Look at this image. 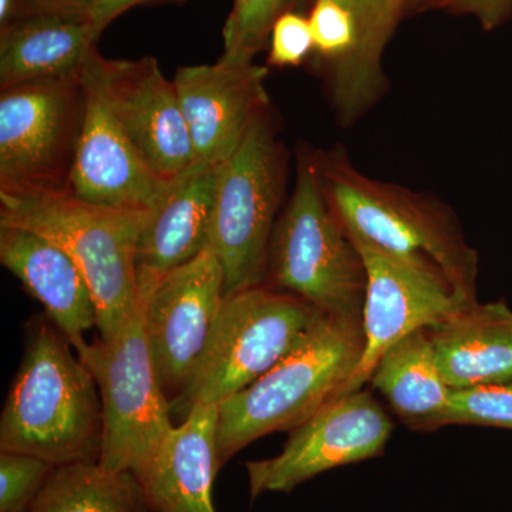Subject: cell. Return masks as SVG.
I'll use <instances>...</instances> for the list:
<instances>
[{
  "instance_id": "cell-33",
  "label": "cell",
  "mask_w": 512,
  "mask_h": 512,
  "mask_svg": "<svg viewBox=\"0 0 512 512\" xmlns=\"http://www.w3.org/2000/svg\"><path fill=\"white\" fill-rule=\"evenodd\" d=\"M311 0H288L289 8H302V6L308 5Z\"/></svg>"
},
{
  "instance_id": "cell-32",
  "label": "cell",
  "mask_w": 512,
  "mask_h": 512,
  "mask_svg": "<svg viewBox=\"0 0 512 512\" xmlns=\"http://www.w3.org/2000/svg\"><path fill=\"white\" fill-rule=\"evenodd\" d=\"M10 10V0H0V23L8 19Z\"/></svg>"
},
{
  "instance_id": "cell-28",
  "label": "cell",
  "mask_w": 512,
  "mask_h": 512,
  "mask_svg": "<svg viewBox=\"0 0 512 512\" xmlns=\"http://www.w3.org/2000/svg\"><path fill=\"white\" fill-rule=\"evenodd\" d=\"M269 45V66H301L312 50H315L309 19L301 13L286 10L272 28Z\"/></svg>"
},
{
  "instance_id": "cell-27",
  "label": "cell",
  "mask_w": 512,
  "mask_h": 512,
  "mask_svg": "<svg viewBox=\"0 0 512 512\" xmlns=\"http://www.w3.org/2000/svg\"><path fill=\"white\" fill-rule=\"evenodd\" d=\"M313 42L326 67L348 59L356 45V26L352 13L339 0H313L309 13Z\"/></svg>"
},
{
  "instance_id": "cell-26",
  "label": "cell",
  "mask_w": 512,
  "mask_h": 512,
  "mask_svg": "<svg viewBox=\"0 0 512 512\" xmlns=\"http://www.w3.org/2000/svg\"><path fill=\"white\" fill-rule=\"evenodd\" d=\"M56 467L30 454L0 451V512H28Z\"/></svg>"
},
{
  "instance_id": "cell-14",
  "label": "cell",
  "mask_w": 512,
  "mask_h": 512,
  "mask_svg": "<svg viewBox=\"0 0 512 512\" xmlns=\"http://www.w3.org/2000/svg\"><path fill=\"white\" fill-rule=\"evenodd\" d=\"M266 67L221 56L214 64L180 67L174 84L194 148L195 164L221 165L269 109Z\"/></svg>"
},
{
  "instance_id": "cell-9",
  "label": "cell",
  "mask_w": 512,
  "mask_h": 512,
  "mask_svg": "<svg viewBox=\"0 0 512 512\" xmlns=\"http://www.w3.org/2000/svg\"><path fill=\"white\" fill-rule=\"evenodd\" d=\"M84 117L82 73L0 90V194H66Z\"/></svg>"
},
{
  "instance_id": "cell-4",
  "label": "cell",
  "mask_w": 512,
  "mask_h": 512,
  "mask_svg": "<svg viewBox=\"0 0 512 512\" xmlns=\"http://www.w3.org/2000/svg\"><path fill=\"white\" fill-rule=\"evenodd\" d=\"M150 212L94 207L67 192L0 194V224L45 235L79 266L96 302L101 339L114 338L143 306L136 249Z\"/></svg>"
},
{
  "instance_id": "cell-20",
  "label": "cell",
  "mask_w": 512,
  "mask_h": 512,
  "mask_svg": "<svg viewBox=\"0 0 512 512\" xmlns=\"http://www.w3.org/2000/svg\"><path fill=\"white\" fill-rule=\"evenodd\" d=\"M101 32L87 16L10 18L0 28V90L82 73Z\"/></svg>"
},
{
  "instance_id": "cell-7",
  "label": "cell",
  "mask_w": 512,
  "mask_h": 512,
  "mask_svg": "<svg viewBox=\"0 0 512 512\" xmlns=\"http://www.w3.org/2000/svg\"><path fill=\"white\" fill-rule=\"evenodd\" d=\"M286 170L288 157L268 109L220 165L208 248L224 271L225 295L265 284Z\"/></svg>"
},
{
  "instance_id": "cell-11",
  "label": "cell",
  "mask_w": 512,
  "mask_h": 512,
  "mask_svg": "<svg viewBox=\"0 0 512 512\" xmlns=\"http://www.w3.org/2000/svg\"><path fill=\"white\" fill-rule=\"evenodd\" d=\"M83 73L160 180L173 184L190 170L195 164L194 148L180 97L174 80L164 76L156 57L106 59L96 46Z\"/></svg>"
},
{
  "instance_id": "cell-10",
  "label": "cell",
  "mask_w": 512,
  "mask_h": 512,
  "mask_svg": "<svg viewBox=\"0 0 512 512\" xmlns=\"http://www.w3.org/2000/svg\"><path fill=\"white\" fill-rule=\"evenodd\" d=\"M394 424L369 390L343 394L289 431L278 456L245 463L249 495L292 493L312 478L382 456Z\"/></svg>"
},
{
  "instance_id": "cell-2",
  "label": "cell",
  "mask_w": 512,
  "mask_h": 512,
  "mask_svg": "<svg viewBox=\"0 0 512 512\" xmlns=\"http://www.w3.org/2000/svg\"><path fill=\"white\" fill-rule=\"evenodd\" d=\"M37 320L0 417V451L55 466L99 463L103 406L96 379L72 343Z\"/></svg>"
},
{
  "instance_id": "cell-1",
  "label": "cell",
  "mask_w": 512,
  "mask_h": 512,
  "mask_svg": "<svg viewBox=\"0 0 512 512\" xmlns=\"http://www.w3.org/2000/svg\"><path fill=\"white\" fill-rule=\"evenodd\" d=\"M323 195L348 235L397 258L436 266L464 302H477L478 254L446 205L360 173L340 150L315 154Z\"/></svg>"
},
{
  "instance_id": "cell-3",
  "label": "cell",
  "mask_w": 512,
  "mask_h": 512,
  "mask_svg": "<svg viewBox=\"0 0 512 512\" xmlns=\"http://www.w3.org/2000/svg\"><path fill=\"white\" fill-rule=\"evenodd\" d=\"M363 348L362 319L320 316L288 355L218 406L220 467L255 440L296 429L336 399L359 365Z\"/></svg>"
},
{
  "instance_id": "cell-17",
  "label": "cell",
  "mask_w": 512,
  "mask_h": 512,
  "mask_svg": "<svg viewBox=\"0 0 512 512\" xmlns=\"http://www.w3.org/2000/svg\"><path fill=\"white\" fill-rule=\"evenodd\" d=\"M0 264L42 303L64 338L77 350L97 325L93 293L72 256L28 228L0 224Z\"/></svg>"
},
{
  "instance_id": "cell-16",
  "label": "cell",
  "mask_w": 512,
  "mask_h": 512,
  "mask_svg": "<svg viewBox=\"0 0 512 512\" xmlns=\"http://www.w3.org/2000/svg\"><path fill=\"white\" fill-rule=\"evenodd\" d=\"M220 165L194 164L148 215L136 249L141 302L165 275L208 248Z\"/></svg>"
},
{
  "instance_id": "cell-18",
  "label": "cell",
  "mask_w": 512,
  "mask_h": 512,
  "mask_svg": "<svg viewBox=\"0 0 512 512\" xmlns=\"http://www.w3.org/2000/svg\"><path fill=\"white\" fill-rule=\"evenodd\" d=\"M217 404H195L138 478L151 512H217Z\"/></svg>"
},
{
  "instance_id": "cell-29",
  "label": "cell",
  "mask_w": 512,
  "mask_h": 512,
  "mask_svg": "<svg viewBox=\"0 0 512 512\" xmlns=\"http://www.w3.org/2000/svg\"><path fill=\"white\" fill-rule=\"evenodd\" d=\"M436 8L464 13L478 19L484 30H493L512 15V0H426Z\"/></svg>"
},
{
  "instance_id": "cell-12",
  "label": "cell",
  "mask_w": 512,
  "mask_h": 512,
  "mask_svg": "<svg viewBox=\"0 0 512 512\" xmlns=\"http://www.w3.org/2000/svg\"><path fill=\"white\" fill-rule=\"evenodd\" d=\"M353 242L367 271L362 319L365 348L355 372L336 397L363 389L380 357L400 340L417 330L433 328L470 305L436 266L397 258L356 239Z\"/></svg>"
},
{
  "instance_id": "cell-8",
  "label": "cell",
  "mask_w": 512,
  "mask_h": 512,
  "mask_svg": "<svg viewBox=\"0 0 512 512\" xmlns=\"http://www.w3.org/2000/svg\"><path fill=\"white\" fill-rule=\"evenodd\" d=\"M103 406L100 466L140 478L173 433L171 402L158 377L144 325V303L114 338L76 350Z\"/></svg>"
},
{
  "instance_id": "cell-24",
  "label": "cell",
  "mask_w": 512,
  "mask_h": 512,
  "mask_svg": "<svg viewBox=\"0 0 512 512\" xmlns=\"http://www.w3.org/2000/svg\"><path fill=\"white\" fill-rule=\"evenodd\" d=\"M288 8V0H234L222 29V56L254 60L256 53L264 50L271 39L276 20Z\"/></svg>"
},
{
  "instance_id": "cell-23",
  "label": "cell",
  "mask_w": 512,
  "mask_h": 512,
  "mask_svg": "<svg viewBox=\"0 0 512 512\" xmlns=\"http://www.w3.org/2000/svg\"><path fill=\"white\" fill-rule=\"evenodd\" d=\"M28 512H151L146 491L128 471L99 463L56 467Z\"/></svg>"
},
{
  "instance_id": "cell-19",
  "label": "cell",
  "mask_w": 512,
  "mask_h": 512,
  "mask_svg": "<svg viewBox=\"0 0 512 512\" xmlns=\"http://www.w3.org/2000/svg\"><path fill=\"white\" fill-rule=\"evenodd\" d=\"M437 365L451 389L512 383V308L474 302L429 329Z\"/></svg>"
},
{
  "instance_id": "cell-5",
  "label": "cell",
  "mask_w": 512,
  "mask_h": 512,
  "mask_svg": "<svg viewBox=\"0 0 512 512\" xmlns=\"http://www.w3.org/2000/svg\"><path fill=\"white\" fill-rule=\"evenodd\" d=\"M265 285L298 296L330 318L363 319L365 261L330 210L315 154L298 158L295 190L272 235Z\"/></svg>"
},
{
  "instance_id": "cell-15",
  "label": "cell",
  "mask_w": 512,
  "mask_h": 512,
  "mask_svg": "<svg viewBox=\"0 0 512 512\" xmlns=\"http://www.w3.org/2000/svg\"><path fill=\"white\" fill-rule=\"evenodd\" d=\"M82 82L86 117L67 194L109 210L153 211L171 184L144 163L83 70Z\"/></svg>"
},
{
  "instance_id": "cell-30",
  "label": "cell",
  "mask_w": 512,
  "mask_h": 512,
  "mask_svg": "<svg viewBox=\"0 0 512 512\" xmlns=\"http://www.w3.org/2000/svg\"><path fill=\"white\" fill-rule=\"evenodd\" d=\"M96 3L97 0H10L8 19L33 15L87 16L89 18L90 10Z\"/></svg>"
},
{
  "instance_id": "cell-22",
  "label": "cell",
  "mask_w": 512,
  "mask_h": 512,
  "mask_svg": "<svg viewBox=\"0 0 512 512\" xmlns=\"http://www.w3.org/2000/svg\"><path fill=\"white\" fill-rule=\"evenodd\" d=\"M369 383L386 397L393 412L410 429L434 431L443 427L451 387L437 365L429 329L417 330L387 350Z\"/></svg>"
},
{
  "instance_id": "cell-21",
  "label": "cell",
  "mask_w": 512,
  "mask_h": 512,
  "mask_svg": "<svg viewBox=\"0 0 512 512\" xmlns=\"http://www.w3.org/2000/svg\"><path fill=\"white\" fill-rule=\"evenodd\" d=\"M352 13L356 45L348 59L328 69L333 107L342 126L362 117L386 90L383 53L407 0H339Z\"/></svg>"
},
{
  "instance_id": "cell-6",
  "label": "cell",
  "mask_w": 512,
  "mask_h": 512,
  "mask_svg": "<svg viewBox=\"0 0 512 512\" xmlns=\"http://www.w3.org/2000/svg\"><path fill=\"white\" fill-rule=\"evenodd\" d=\"M322 313L268 285L225 295L204 357L171 413L185 419L195 404H217L264 376L315 325Z\"/></svg>"
},
{
  "instance_id": "cell-13",
  "label": "cell",
  "mask_w": 512,
  "mask_h": 512,
  "mask_svg": "<svg viewBox=\"0 0 512 512\" xmlns=\"http://www.w3.org/2000/svg\"><path fill=\"white\" fill-rule=\"evenodd\" d=\"M224 298V271L217 255L205 248L165 275L143 301L148 346L171 403L197 372Z\"/></svg>"
},
{
  "instance_id": "cell-25",
  "label": "cell",
  "mask_w": 512,
  "mask_h": 512,
  "mask_svg": "<svg viewBox=\"0 0 512 512\" xmlns=\"http://www.w3.org/2000/svg\"><path fill=\"white\" fill-rule=\"evenodd\" d=\"M450 424L512 430V383L451 389L443 427Z\"/></svg>"
},
{
  "instance_id": "cell-31",
  "label": "cell",
  "mask_w": 512,
  "mask_h": 512,
  "mask_svg": "<svg viewBox=\"0 0 512 512\" xmlns=\"http://www.w3.org/2000/svg\"><path fill=\"white\" fill-rule=\"evenodd\" d=\"M185 0H97L96 5L90 10L89 19L101 33L106 30L110 23L126 13L127 10L137 6H160L170 3H184Z\"/></svg>"
}]
</instances>
